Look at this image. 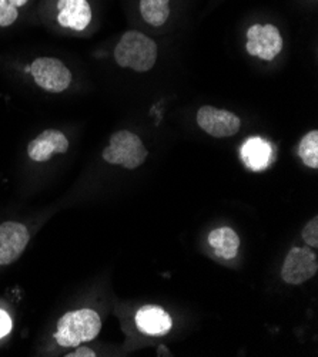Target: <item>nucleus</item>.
I'll use <instances>...</instances> for the list:
<instances>
[{"mask_svg":"<svg viewBox=\"0 0 318 357\" xmlns=\"http://www.w3.org/2000/svg\"><path fill=\"white\" fill-rule=\"evenodd\" d=\"M157 45L145 33L126 31L115 49V59L120 67L131 68L137 73H146L157 61Z\"/></svg>","mask_w":318,"mask_h":357,"instance_id":"1","label":"nucleus"},{"mask_svg":"<svg viewBox=\"0 0 318 357\" xmlns=\"http://www.w3.org/2000/svg\"><path fill=\"white\" fill-rule=\"evenodd\" d=\"M100 329L101 320L97 312L92 309H79L67 312L60 317L55 339L62 347H78L82 343L93 340Z\"/></svg>","mask_w":318,"mask_h":357,"instance_id":"2","label":"nucleus"},{"mask_svg":"<svg viewBox=\"0 0 318 357\" xmlns=\"http://www.w3.org/2000/svg\"><path fill=\"white\" fill-rule=\"evenodd\" d=\"M149 155L141 138L127 130H120L110 137L109 146L103 150V160L113 165H122L127 169H136L143 165Z\"/></svg>","mask_w":318,"mask_h":357,"instance_id":"3","label":"nucleus"},{"mask_svg":"<svg viewBox=\"0 0 318 357\" xmlns=\"http://www.w3.org/2000/svg\"><path fill=\"white\" fill-rule=\"evenodd\" d=\"M29 71L36 84L50 93H62L72 83L70 70L55 57L36 59L31 63Z\"/></svg>","mask_w":318,"mask_h":357,"instance_id":"4","label":"nucleus"},{"mask_svg":"<svg viewBox=\"0 0 318 357\" xmlns=\"http://www.w3.org/2000/svg\"><path fill=\"white\" fill-rule=\"evenodd\" d=\"M247 52L266 61L275 59L282 50V38L274 24H253L247 30Z\"/></svg>","mask_w":318,"mask_h":357,"instance_id":"5","label":"nucleus"},{"mask_svg":"<svg viewBox=\"0 0 318 357\" xmlns=\"http://www.w3.org/2000/svg\"><path fill=\"white\" fill-rule=\"evenodd\" d=\"M196 120L204 132L215 138L233 137L241 128V120L238 116L213 105L200 107Z\"/></svg>","mask_w":318,"mask_h":357,"instance_id":"6","label":"nucleus"},{"mask_svg":"<svg viewBox=\"0 0 318 357\" xmlns=\"http://www.w3.org/2000/svg\"><path fill=\"white\" fill-rule=\"evenodd\" d=\"M318 271V258L310 248H293L281 268V278L289 284H301Z\"/></svg>","mask_w":318,"mask_h":357,"instance_id":"7","label":"nucleus"},{"mask_svg":"<svg viewBox=\"0 0 318 357\" xmlns=\"http://www.w3.org/2000/svg\"><path fill=\"white\" fill-rule=\"evenodd\" d=\"M29 231L19 222L0 225V265H10L19 259L29 243Z\"/></svg>","mask_w":318,"mask_h":357,"instance_id":"8","label":"nucleus"},{"mask_svg":"<svg viewBox=\"0 0 318 357\" xmlns=\"http://www.w3.org/2000/svg\"><path fill=\"white\" fill-rule=\"evenodd\" d=\"M68 150V139L59 130H46L33 138L27 146V155L36 162H45L55 154H64Z\"/></svg>","mask_w":318,"mask_h":357,"instance_id":"9","label":"nucleus"},{"mask_svg":"<svg viewBox=\"0 0 318 357\" xmlns=\"http://www.w3.org/2000/svg\"><path fill=\"white\" fill-rule=\"evenodd\" d=\"M57 22L62 27L76 31L85 30L93 17L87 0H59Z\"/></svg>","mask_w":318,"mask_h":357,"instance_id":"10","label":"nucleus"},{"mask_svg":"<svg viewBox=\"0 0 318 357\" xmlns=\"http://www.w3.org/2000/svg\"><path fill=\"white\" fill-rule=\"evenodd\" d=\"M137 328L149 336L167 335L173 326L170 314L160 306H143L136 314Z\"/></svg>","mask_w":318,"mask_h":357,"instance_id":"11","label":"nucleus"},{"mask_svg":"<svg viewBox=\"0 0 318 357\" xmlns=\"http://www.w3.org/2000/svg\"><path fill=\"white\" fill-rule=\"evenodd\" d=\"M273 157L271 146L259 137L249 138L241 147V158L244 164L253 171L266 169L271 164Z\"/></svg>","mask_w":318,"mask_h":357,"instance_id":"12","label":"nucleus"},{"mask_svg":"<svg viewBox=\"0 0 318 357\" xmlns=\"http://www.w3.org/2000/svg\"><path fill=\"white\" fill-rule=\"evenodd\" d=\"M208 245L215 249L217 257L233 259L240 248V236L231 228H217L208 234Z\"/></svg>","mask_w":318,"mask_h":357,"instance_id":"13","label":"nucleus"},{"mask_svg":"<svg viewBox=\"0 0 318 357\" xmlns=\"http://www.w3.org/2000/svg\"><path fill=\"white\" fill-rule=\"evenodd\" d=\"M138 9L147 24L159 27L170 17V0H140Z\"/></svg>","mask_w":318,"mask_h":357,"instance_id":"14","label":"nucleus"},{"mask_svg":"<svg viewBox=\"0 0 318 357\" xmlns=\"http://www.w3.org/2000/svg\"><path fill=\"white\" fill-rule=\"evenodd\" d=\"M298 155L303 162L312 168H318V131L312 130L304 135L298 146Z\"/></svg>","mask_w":318,"mask_h":357,"instance_id":"15","label":"nucleus"},{"mask_svg":"<svg viewBox=\"0 0 318 357\" xmlns=\"http://www.w3.org/2000/svg\"><path fill=\"white\" fill-rule=\"evenodd\" d=\"M19 17L17 8L12 6L8 0H0V27L13 24Z\"/></svg>","mask_w":318,"mask_h":357,"instance_id":"16","label":"nucleus"},{"mask_svg":"<svg viewBox=\"0 0 318 357\" xmlns=\"http://www.w3.org/2000/svg\"><path fill=\"white\" fill-rule=\"evenodd\" d=\"M303 239L304 242L311 246V248H317L318 246V218H312L310 222H307V225L303 229Z\"/></svg>","mask_w":318,"mask_h":357,"instance_id":"17","label":"nucleus"},{"mask_svg":"<svg viewBox=\"0 0 318 357\" xmlns=\"http://www.w3.org/2000/svg\"><path fill=\"white\" fill-rule=\"evenodd\" d=\"M12 325L13 324H12V319H10L9 313L0 309V339L9 335V332L12 331Z\"/></svg>","mask_w":318,"mask_h":357,"instance_id":"18","label":"nucleus"},{"mask_svg":"<svg viewBox=\"0 0 318 357\" xmlns=\"http://www.w3.org/2000/svg\"><path fill=\"white\" fill-rule=\"evenodd\" d=\"M70 357H80V356H89V357H94L96 353L92 350V349H87V347H79L76 351L67 354Z\"/></svg>","mask_w":318,"mask_h":357,"instance_id":"19","label":"nucleus"},{"mask_svg":"<svg viewBox=\"0 0 318 357\" xmlns=\"http://www.w3.org/2000/svg\"><path fill=\"white\" fill-rule=\"evenodd\" d=\"M8 2L12 5V6H15V8H22V6H24L29 0H8Z\"/></svg>","mask_w":318,"mask_h":357,"instance_id":"20","label":"nucleus"}]
</instances>
